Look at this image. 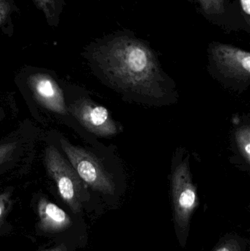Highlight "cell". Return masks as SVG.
I'll return each mask as SVG.
<instances>
[{
    "mask_svg": "<svg viewBox=\"0 0 250 251\" xmlns=\"http://www.w3.org/2000/svg\"><path fill=\"white\" fill-rule=\"evenodd\" d=\"M91 58L117 87L142 97L161 98L164 85L161 69L146 45L122 36L94 47Z\"/></svg>",
    "mask_w": 250,
    "mask_h": 251,
    "instance_id": "obj_1",
    "label": "cell"
},
{
    "mask_svg": "<svg viewBox=\"0 0 250 251\" xmlns=\"http://www.w3.org/2000/svg\"><path fill=\"white\" fill-rule=\"evenodd\" d=\"M45 162L48 174L55 181L62 199L74 213L80 212L85 199V187L74 168L53 146L45 150Z\"/></svg>",
    "mask_w": 250,
    "mask_h": 251,
    "instance_id": "obj_2",
    "label": "cell"
},
{
    "mask_svg": "<svg viewBox=\"0 0 250 251\" xmlns=\"http://www.w3.org/2000/svg\"><path fill=\"white\" fill-rule=\"evenodd\" d=\"M62 149L82 181L93 190L105 194H113L114 186L113 178L92 153L67 140H60Z\"/></svg>",
    "mask_w": 250,
    "mask_h": 251,
    "instance_id": "obj_3",
    "label": "cell"
},
{
    "mask_svg": "<svg viewBox=\"0 0 250 251\" xmlns=\"http://www.w3.org/2000/svg\"><path fill=\"white\" fill-rule=\"evenodd\" d=\"M171 187L175 220L179 228L186 229L198 205L197 189L192 182L187 158L173 170Z\"/></svg>",
    "mask_w": 250,
    "mask_h": 251,
    "instance_id": "obj_4",
    "label": "cell"
},
{
    "mask_svg": "<svg viewBox=\"0 0 250 251\" xmlns=\"http://www.w3.org/2000/svg\"><path fill=\"white\" fill-rule=\"evenodd\" d=\"M68 110L95 135L110 137L120 132V126L113 120L108 110L88 99H79L68 107Z\"/></svg>",
    "mask_w": 250,
    "mask_h": 251,
    "instance_id": "obj_5",
    "label": "cell"
},
{
    "mask_svg": "<svg viewBox=\"0 0 250 251\" xmlns=\"http://www.w3.org/2000/svg\"><path fill=\"white\" fill-rule=\"evenodd\" d=\"M211 56L219 70L227 77L249 80L250 54L231 46L216 44L211 50Z\"/></svg>",
    "mask_w": 250,
    "mask_h": 251,
    "instance_id": "obj_6",
    "label": "cell"
},
{
    "mask_svg": "<svg viewBox=\"0 0 250 251\" xmlns=\"http://www.w3.org/2000/svg\"><path fill=\"white\" fill-rule=\"evenodd\" d=\"M27 82L35 100L43 107L58 114L68 113L63 90L50 75L32 74L28 78Z\"/></svg>",
    "mask_w": 250,
    "mask_h": 251,
    "instance_id": "obj_7",
    "label": "cell"
},
{
    "mask_svg": "<svg viewBox=\"0 0 250 251\" xmlns=\"http://www.w3.org/2000/svg\"><path fill=\"white\" fill-rule=\"evenodd\" d=\"M39 227L45 232H60L71 225V219L55 203L41 198L38 203Z\"/></svg>",
    "mask_w": 250,
    "mask_h": 251,
    "instance_id": "obj_8",
    "label": "cell"
},
{
    "mask_svg": "<svg viewBox=\"0 0 250 251\" xmlns=\"http://www.w3.org/2000/svg\"><path fill=\"white\" fill-rule=\"evenodd\" d=\"M35 5L42 12L47 25L51 28L58 27L66 5V0H32Z\"/></svg>",
    "mask_w": 250,
    "mask_h": 251,
    "instance_id": "obj_9",
    "label": "cell"
},
{
    "mask_svg": "<svg viewBox=\"0 0 250 251\" xmlns=\"http://www.w3.org/2000/svg\"><path fill=\"white\" fill-rule=\"evenodd\" d=\"M19 10L14 0H0V32L8 36L13 35V17Z\"/></svg>",
    "mask_w": 250,
    "mask_h": 251,
    "instance_id": "obj_10",
    "label": "cell"
},
{
    "mask_svg": "<svg viewBox=\"0 0 250 251\" xmlns=\"http://www.w3.org/2000/svg\"><path fill=\"white\" fill-rule=\"evenodd\" d=\"M236 144L242 157L250 164V128L249 126H243L236 131Z\"/></svg>",
    "mask_w": 250,
    "mask_h": 251,
    "instance_id": "obj_11",
    "label": "cell"
},
{
    "mask_svg": "<svg viewBox=\"0 0 250 251\" xmlns=\"http://www.w3.org/2000/svg\"><path fill=\"white\" fill-rule=\"evenodd\" d=\"M204 11L208 14H218L224 10V0H198Z\"/></svg>",
    "mask_w": 250,
    "mask_h": 251,
    "instance_id": "obj_12",
    "label": "cell"
},
{
    "mask_svg": "<svg viewBox=\"0 0 250 251\" xmlns=\"http://www.w3.org/2000/svg\"><path fill=\"white\" fill-rule=\"evenodd\" d=\"M15 143H4L0 145V164L2 163L6 159L10 156L12 152L16 149Z\"/></svg>",
    "mask_w": 250,
    "mask_h": 251,
    "instance_id": "obj_13",
    "label": "cell"
},
{
    "mask_svg": "<svg viewBox=\"0 0 250 251\" xmlns=\"http://www.w3.org/2000/svg\"><path fill=\"white\" fill-rule=\"evenodd\" d=\"M214 251H241V247L236 240L226 242Z\"/></svg>",
    "mask_w": 250,
    "mask_h": 251,
    "instance_id": "obj_14",
    "label": "cell"
},
{
    "mask_svg": "<svg viewBox=\"0 0 250 251\" xmlns=\"http://www.w3.org/2000/svg\"><path fill=\"white\" fill-rule=\"evenodd\" d=\"M9 202H10V195L8 193L0 194V221L2 219L7 212Z\"/></svg>",
    "mask_w": 250,
    "mask_h": 251,
    "instance_id": "obj_15",
    "label": "cell"
},
{
    "mask_svg": "<svg viewBox=\"0 0 250 251\" xmlns=\"http://www.w3.org/2000/svg\"><path fill=\"white\" fill-rule=\"evenodd\" d=\"M241 6L247 16L250 15V0H240Z\"/></svg>",
    "mask_w": 250,
    "mask_h": 251,
    "instance_id": "obj_16",
    "label": "cell"
},
{
    "mask_svg": "<svg viewBox=\"0 0 250 251\" xmlns=\"http://www.w3.org/2000/svg\"><path fill=\"white\" fill-rule=\"evenodd\" d=\"M45 251H66V249L64 246H58V247L53 248V249Z\"/></svg>",
    "mask_w": 250,
    "mask_h": 251,
    "instance_id": "obj_17",
    "label": "cell"
}]
</instances>
